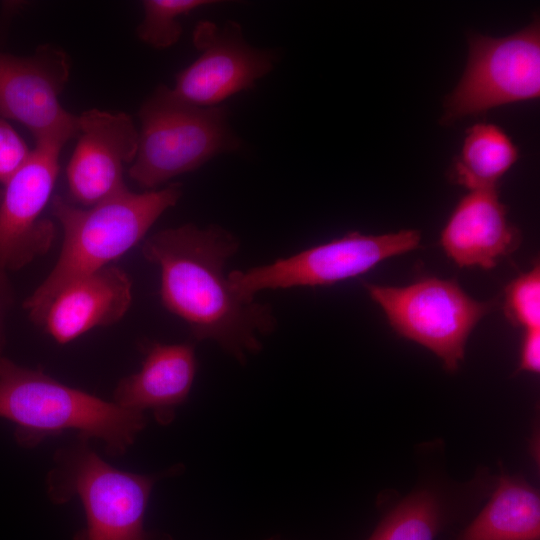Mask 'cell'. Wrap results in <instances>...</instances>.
Here are the masks:
<instances>
[{
	"instance_id": "obj_3",
	"label": "cell",
	"mask_w": 540,
	"mask_h": 540,
	"mask_svg": "<svg viewBox=\"0 0 540 540\" xmlns=\"http://www.w3.org/2000/svg\"><path fill=\"white\" fill-rule=\"evenodd\" d=\"M0 417L15 424V439L34 447L66 430L104 441L110 455H122L145 427L144 413L126 409L70 387L41 369L0 356Z\"/></svg>"
},
{
	"instance_id": "obj_23",
	"label": "cell",
	"mask_w": 540,
	"mask_h": 540,
	"mask_svg": "<svg viewBox=\"0 0 540 540\" xmlns=\"http://www.w3.org/2000/svg\"><path fill=\"white\" fill-rule=\"evenodd\" d=\"M13 289L6 271L0 268V356L4 347V319L13 302Z\"/></svg>"
},
{
	"instance_id": "obj_14",
	"label": "cell",
	"mask_w": 540,
	"mask_h": 540,
	"mask_svg": "<svg viewBox=\"0 0 540 540\" xmlns=\"http://www.w3.org/2000/svg\"><path fill=\"white\" fill-rule=\"evenodd\" d=\"M521 235L507 218L497 190L469 191L440 235L447 256L459 267L491 269L519 245Z\"/></svg>"
},
{
	"instance_id": "obj_13",
	"label": "cell",
	"mask_w": 540,
	"mask_h": 540,
	"mask_svg": "<svg viewBox=\"0 0 540 540\" xmlns=\"http://www.w3.org/2000/svg\"><path fill=\"white\" fill-rule=\"evenodd\" d=\"M132 303V281L110 264L63 288L47 306L38 326L58 344H67L96 327L119 322Z\"/></svg>"
},
{
	"instance_id": "obj_4",
	"label": "cell",
	"mask_w": 540,
	"mask_h": 540,
	"mask_svg": "<svg viewBox=\"0 0 540 540\" xmlns=\"http://www.w3.org/2000/svg\"><path fill=\"white\" fill-rule=\"evenodd\" d=\"M47 484L50 498L65 503L77 497L84 508L86 527L74 540H172L147 532L144 517L155 482L166 473L144 475L119 470L104 461L89 438L59 449Z\"/></svg>"
},
{
	"instance_id": "obj_1",
	"label": "cell",
	"mask_w": 540,
	"mask_h": 540,
	"mask_svg": "<svg viewBox=\"0 0 540 540\" xmlns=\"http://www.w3.org/2000/svg\"><path fill=\"white\" fill-rule=\"evenodd\" d=\"M238 248L231 232L188 223L146 238L142 254L160 269L163 306L196 340H212L244 363L262 349L260 336L272 333L277 321L268 304L245 302L233 292L224 269Z\"/></svg>"
},
{
	"instance_id": "obj_12",
	"label": "cell",
	"mask_w": 540,
	"mask_h": 540,
	"mask_svg": "<svg viewBox=\"0 0 540 540\" xmlns=\"http://www.w3.org/2000/svg\"><path fill=\"white\" fill-rule=\"evenodd\" d=\"M77 134L66 169L73 201L90 207L127 189L124 167L135 159L139 140L130 115L87 110L78 115Z\"/></svg>"
},
{
	"instance_id": "obj_24",
	"label": "cell",
	"mask_w": 540,
	"mask_h": 540,
	"mask_svg": "<svg viewBox=\"0 0 540 540\" xmlns=\"http://www.w3.org/2000/svg\"><path fill=\"white\" fill-rule=\"evenodd\" d=\"M266 540H282L281 538H278V537H272V538H268Z\"/></svg>"
},
{
	"instance_id": "obj_6",
	"label": "cell",
	"mask_w": 540,
	"mask_h": 540,
	"mask_svg": "<svg viewBox=\"0 0 540 540\" xmlns=\"http://www.w3.org/2000/svg\"><path fill=\"white\" fill-rule=\"evenodd\" d=\"M364 287L400 336L432 351L451 372L463 360L472 330L495 304L473 299L455 280L437 277L402 287L367 282Z\"/></svg>"
},
{
	"instance_id": "obj_16",
	"label": "cell",
	"mask_w": 540,
	"mask_h": 540,
	"mask_svg": "<svg viewBox=\"0 0 540 540\" xmlns=\"http://www.w3.org/2000/svg\"><path fill=\"white\" fill-rule=\"evenodd\" d=\"M495 481L481 469L465 483L424 482L385 515L368 540H435L455 502L490 494Z\"/></svg>"
},
{
	"instance_id": "obj_15",
	"label": "cell",
	"mask_w": 540,
	"mask_h": 540,
	"mask_svg": "<svg viewBox=\"0 0 540 540\" xmlns=\"http://www.w3.org/2000/svg\"><path fill=\"white\" fill-rule=\"evenodd\" d=\"M196 367L192 344L149 343L140 370L116 386L114 402L142 413L151 410L159 423L168 424L191 390Z\"/></svg>"
},
{
	"instance_id": "obj_7",
	"label": "cell",
	"mask_w": 540,
	"mask_h": 540,
	"mask_svg": "<svg viewBox=\"0 0 540 540\" xmlns=\"http://www.w3.org/2000/svg\"><path fill=\"white\" fill-rule=\"evenodd\" d=\"M418 230L365 235L349 232L330 242L310 247L289 257L245 271H232L228 280L233 292L253 302L262 290L329 286L362 275L382 261L419 246Z\"/></svg>"
},
{
	"instance_id": "obj_21",
	"label": "cell",
	"mask_w": 540,
	"mask_h": 540,
	"mask_svg": "<svg viewBox=\"0 0 540 540\" xmlns=\"http://www.w3.org/2000/svg\"><path fill=\"white\" fill-rule=\"evenodd\" d=\"M31 151L9 122L0 118V184L26 162Z\"/></svg>"
},
{
	"instance_id": "obj_22",
	"label": "cell",
	"mask_w": 540,
	"mask_h": 540,
	"mask_svg": "<svg viewBox=\"0 0 540 540\" xmlns=\"http://www.w3.org/2000/svg\"><path fill=\"white\" fill-rule=\"evenodd\" d=\"M520 371H540V329L525 330L520 352Z\"/></svg>"
},
{
	"instance_id": "obj_5",
	"label": "cell",
	"mask_w": 540,
	"mask_h": 540,
	"mask_svg": "<svg viewBox=\"0 0 540 540\" xmlns=\"http://www.w3.org/2000/svg\"><path fill=\"white\" fill-rule=\"evenodd\" d=\"M138 149L128 174L148 190L239 147L224 107L195 106L161 85L139 111Z\"/></svg>"
},
{
	"instance_id": "obj_8",
	"label": "cell",
	"mask_w": 540,
	"mask_h": 540,
	"mask_svg": "<svg viewBox=\"0 0 540 540\" xmlns=\"http://www.w3.org/2000/svg\"><path fill=\"white\" fill-rule=\"evenodd\" d=\"M540 95V26L534 20L505 36L469 37L465 71L446 97L441 122L451 124L492 108Z\"/></svg>"
},
{
	"instance_id": "obj_10",
	"label": "cell",
	"mask_w": 540,
	"mask_h": 540,
	"mask_svg": "<svg viewBox=\"0 0 540 540\" xmlns=\"http://www.w3.org/2000/svg\"><path fill=\"white\" fill-rule=\"evenodd\" d=\"M70 74L68 55L43 44L27 57L0 52V118L17 121L35 141L53 137L73 138L78 115L60 103Z\"/></svg>"
},
{
	"instance_id": "obj_18",
	"label": "cell",
	"mask_w": 540,
	"mask_h": 540,
	"mask_svg": "<svg viewBox=\"0 0 540 540\" xmlns=\"http://www.w3.org/2000/svg\"><path fill=\"white\" fill-rule=\"evenodd\" d=\"M518 157V149L505 131L494 124L477 123L466 130L451 178L469 191L497 190Z\"/></svg>"
},
{
	"instance_id": "obj_19",
	"label": "cell",
	"mask_w": 540,
	"mask_h": 540,
	"mask_svg": "<svg viewBox=\"0 0 540 540\" xmlns=\"http://www.w3.org/2000/svg\"><path fill=\"white\" fill-rule=\"evenodd\" d=\"M205 0H145L144 17L137 27V35L144 43L165 49L176 44L182 34L179 18L211 4Z\"/></svg>"
},
{
	"instance_id": "obj_9",
	"label": "cell",
	"mask_w": 540,
	"mask_h": 540,
	"mask_svg": "<svg viewBox=\"0 0 540 540\" xmlns=\"http://www.w3.org/2000/svg\"><path fill=\"white\" fill-rule=\"evenodd\" d=\"M67 136L35 141L26 162L0 186V268L19 270L46 254L56 237L42 213L52 199Z\"/></svg>"
},
{
	"instance_id": "obj_2",
	"label": "cell",
	"mask_w": 540,
	"mask_h": 540,
	"mask_svg": "<svg viewBox=\"0 0 540 540\" xmlns=\"http://www.w3.org/2000/svg\"><path fill=\"white\" fill-rule=\"evenodd\" d=\"M181 196L180 183L142 193L127 188L90 207L54 195L51 212L63 231L62 247L50 273L24 301L29 318L38 325L63 288L131 250Z\"/></svg>"
},
{
	"instance_id": "obj_11",
	"label": "cell",
	"mask_w": 540,
	"mask_h": 540,
	"mask_svg": "<svg viewBox=\"0 0 540 540\" xmlns=\"http://www.w3.org/2000/svg\"><path fill=\"white\" fill-rule=\"evenodd\" d=\"M193 42L198 58L181 70L171 93L181 101L201 106H217L226 98L254 87L274 66L275 56L268 50L248 44L240 25L228 21L218 26L199 22Z\"/></svg>"
},
{
	"instance_id": "obj_17",
	"label": "cell",
	"mask_w": 540,
	"mask_h": 540,
	"mask_svg": "<svg viewBox=\"0 0 540 540\" xmlns=\"http://www.w3.org/2000/svg\"><path fill=\"white\" fill-rule=\"evenodd\" d=\"M501 466V465H500ZM540 495L501 466L490 499L456 540H539Z\"/></svg>"
},
{
	"instance_id": "obj_20",
	"label": "cell",
	"mask_w": 540,
	"mask_h": 540,
	"mask_svg": "<svg viewBox=\"0 0 540 540\" xmlns=\"http://www.w3.org/2000/svg\"><path fill=\"white\" fill-rule=\"evenodd\" d=\"M504 313L510 322L529 329H540V267L539 263L520 274L506 287Z\"/></svg>"
}]
</instances>
